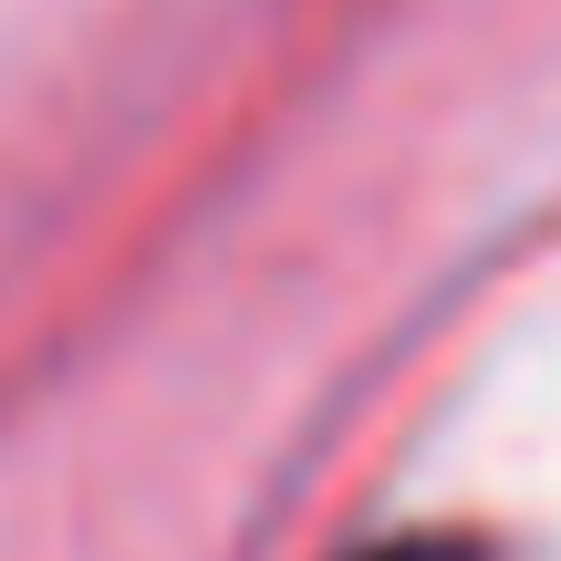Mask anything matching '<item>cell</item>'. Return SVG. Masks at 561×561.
Returning a JSON list of instances; mask_svg holds the SVG:
<instances>
[{"mask_svg": "<svg viewBox=\"0 0 561 561\" xmlns=\"http://www.w3.org/2000/svg\"><path fill=\"white\" fill-rule=\"evenodd\" d=\"M364 561H479L468 541H396V551H364Z\"/></svg>", "mask_w": 561, "mask_h": 561, "instance_id": "obj_1", "label": "cell"}]
</instances>
